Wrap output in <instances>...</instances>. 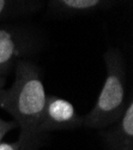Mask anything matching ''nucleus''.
I'll return each instance as SVG.
<instances>
[{"mask_svg": "<svg viewBox=\"0 0 133 150\" xmlns=\"http://www.w3.org/2000/svg\"><path fill=\"white\" fill-rule=\"evenodd\" d=\"M118 0H51L53 7L66 12H90L108 7Z\"/></svg>", "mask_w": 133, "mask_h": 150, "instance_id": "6", "label": "nucleus"}, {"mask_svg": "<svg viewBox=\"0 0 133 150\" xmlns=\"http://www.w3.org/2000/svg\"><path fill=\"white\" fill-rule=\"evenodd\" d=\"M107 150H133V101L128 100V105L116 122L108 126L102 133Z\"/></svg>", "mask_w": 133, "mask_h": 150, "instance_id": "5", "label": "nucleus"}, {"mask_svg": "<svg viewBox=\"0 0 133 150\" xmlns=\"http://www.w3.org/2000/svg\"><path fill=\"white\" fill-rule=\"evenodd\" d=\"M30 46L28 36L17 28H0V85Z\"/></svg>", "mask_w": 133, "mask_h": 150, "instance_id": "4", "label": "nucleus"}, {"mask_svg": "<svg viewBox=\"0 0 133 150\" xmlns=\"http://www.w3.org/2000/svg\"><path fill=\"white\" fill-rule=\"evenodd\" d=\"M79 126H83V117L76 112L73 105L59 96L47 95L40 122V131L42 134Z\"/></svg>", "mask_w": 133, "mask_h": 150, "instance_id": "3", "label": "nucleus"}, {"mask_svg": "<svg viewBox=\"0 0 133 150\" xmlns=\"http://www.w3.org/2000/svg\"><path fill=\"white\" fill-rule=\"evenodd\" d=\"M47 93L39 69L32 62L19 60L15 66V81L10 88L0 85V108L13 118L20 129L19 150H37L42 132L40 122Z\"/></svg>", "mask_w": 133, "mask_h": 150, "instance_id": "1", "label": "nucleus"}, {"mask_svg": "<svg viewBox=\"0 0 133 150\" xmlns=\"http://www.w3.org/2000/svg\"><path fill=\"white\" fill-rule=\"evenodd\" d=\"M104 64L107 73L100 95L91 110L83 117V126L89 129H107L121 118L128 105L125 65L119 49H108Z\"/></svg>", "mask_w": 133, "mask_h": 150, "instance_id": "2", "label": "nucleus"}, {"mask_svg": "<svg viewBox=\"0 0 133 150\" xmlns=\"http://www.w3.org/2000/svg\"><path fill=\"white\" fill-rule=\"evenodd\" d=\"M17 127V124L13 120H4L0 118V143H3L1 141L4 139V137L6 136L7 132L11 130H13Z\"/></svg>", "mask_w": 133, "mask_h": 150, "instance_id": "8", "label": "nucleus"}, {"mask_svg": "<svg viewBox=\"0 0 133 150\" xmlns=\"http://www.w3.org/2000/svg\"><path fill=\"white\" fill-rule=\"evenodd\" d=\"M27 0H0V21L22 8H29Z\"/></svg>", "mask_w": 133, "mask_h": 150, "instance_id": "7", "label": "nucleus"}, {"mask_svg": "<svg viewBox=\"0 0 133 150\" xmlns=\"http://www.w3.org/2000/svg\"><path fill=\"white\" fill-rule=\"evenodd\" d=\"M0 150H19V145L17 142L15 143H0Z\"/></svg>", "mask_w": 133, "mask_h": 150, "instance_id": "9", "label": "nucleus"}]
</instances>
